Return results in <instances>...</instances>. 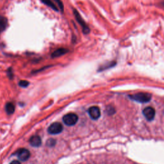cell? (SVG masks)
Returning <instances> with one entry per match:
<instances>
[{"instance_id": "7a4b0ae2", "label": "cell", "mask_w": 164, "mask_h": 164, "mask_svg": "<svg viewBox=\"0 0 164 164\" xmlns=\"http://www.w3.org/2000/svg\"><path fill=\"white\" fill-rule=\"evenodd\" d=\"M73 14L75 17L76 20H77V22H78L80 25L81 27L82 30H83V32L84 34H89L90 33V28L88 27V26L87 25L86 23L85 22V20H84V19L82 18V17L81 16V15L80 14V13L77 11L76 9L73 10Z\"/></svg>"}, {"instance_id": "ba28073f", "label": "cell", "mask_w": 164, "mask_h": 164, "mask_svg": "<svg viewBox=\"0 0 164 164\" xmlns=\"http://www.w3.org/2000/svg\"><path fill=\"white\" fill-rule=\"evenodd\" d=\"M29 142L32 146L37 147L41 145V144H42V140H41V138L39 136L35 135V136H32L30 138Z\"/></svg>"}, {"instance_id": "7c38bea8", "label": "cell", "mask_w": 164, "mask_h": 164, "mask_svg": "<svg viewBox=\"0 0 164 164\" xmlns=\"http://www.w3.org/2000/svg\"><path fill=\"white\" fill-rule=\"evenodd\" d=\"M5 110L7 113V114L11 115L13 114L15 111V106L12 102H8L5 106Z\"/></svg>"}, {"instance_id": "30bf717a", "label": "cell", "mask_w": 164, "mask_h": 164, "mask_svg": "<svg viewBox=\"0 0 164 164\" xmlns=\"http://www.w3.org/2000/svg\"><path fill=\"white\" fill-rule=\"evenodd\" d=\"M8 26V19L4 16H0V33L6 30Z\"/></svg>"}, {"instance_id": "8992f818", "label": "cell", "mask_w": 164, "mask_h": 164, "mask_svg": "<svg viewBox=\"0 0 164 164\" xmlns=\"http://www.w3.org/2000/svg\"><path fill=\"white\" fill-rule=\"evenodd\" d=\"M143 115L145 117L146 119L149 121H151L154 119L155 116V110L152 107H146L143 110Z\"/></svg>"}, {"instance_id": "2e32d148", "label": "cell", "mask_w": 164, "mask_h": 164, "mask_svg": "<svg viewBox=\"0 0 164 164\" xmlns=\"http://www.w3.org/2000/svg\"><path fill=\"white\" fill-rule=\"evenodd\" d=\"M19 85L21 87H23V88H25V87H27L29 85V82L27 80H21L19 81Z\"/></svg>"}, {"instance_id": "6da1fadb", "label": "cell", "mask_w": 164, "mask_h": 164, "mask_svg": "<svg viewBox=\"0 0 164 164\" xmlns=\"http://www.w3.org/2000/svg\"><path fill=\"white\" fill-rule=\"evenodd\" d=\"M130 98L133 100L138 102H147L150 101L151 99V95L149 93H146V92H139V93H137L135 94L130 95Z\"/></svg>"}, {"instance_id": "5b68a950", "label": "cell", "mask_w": 164, "mask_h": 164, "mask_svg": "<svg viewBox=\"0 0 164 164\" xmlns=\"http://www.w3.org/2000/svg\"><path fill=\"white\" fill-rule=\"evenodd\" d=\"M15 155H17V158L20 161L25 162L28 160V158H30V153L28 150H27V149L22 148L19 149V150H17L16 153H15Z\"/></svg>"}, {"instance_id": "9c48e42d", "label": "cell", "mask_w": 164, "mask_h": 164, "mask_svg": "<svg viewBox=\"0 0 164 164\" xmlns=\"http://www.w3.org/2000/svg\"><path fill=\"white\" fill-rule=\"evenodd\" d=\"M69 52V49L66 48H59L55 50L54 52L51 54V57L52 58H57L59 56H62L67 53Z\"/></svg>"}, {"instance_id": "d6986e66", "label": "cell", "mask_w": 164, "mask_h": 164, "mask_svg": "<svg viewBox=\"0 0 164 164\" xmlns=\"http://www.w3.org/2000/svg\"><path fill=\"white\" fill-rule=\"evenodd\" d=\"M10 164H21V163H20V162L17 160H14V161L12 162Z\"/></svg>"}, {"instance_id": "3957f363", "label": "cell", "mask_w": 164, "mask_h": 164, "mask_svg": "<svg viewBox=\"0 0 164 164\" xmlns=\"http://www.w3.org/2000/svg\"><path fill=\"white\" fill-rule=\"evenodd\" d=\"M78 117L73 113H69V114H66L63 117V121L67 126H71L76 125V122H78Z\"/></svg>"}, {"instance_id": "9a60e30c", "label": "cell", "mask_w": 164, "mask_h": 164, "mask_svg": "<svg viewBox=\"0 0 164 164\" xmlns=\"http://www.w3.org/2000/svg\"><path fill=\"white\" fill-rule=\"evenodd\" d=\"M56 144V140L53 138H49L46 142V146L48 147H53Z\"/></svg>"}, {"instance_id": "e0dca14e", "label": "cell", "mask_w": 164, "mask_h": 164, "mask_svg": "<svg viewBox=\"0 0 164 164\" xmlns=\"http://www.w3.org/2000/svg\"><path fill=\"white\" fill-rule=\"evenodd\" d=\"M106 112L109 115H112L115 113V110L112 106H109L106 109Z\"/></svg>"}, {"instance_id": "4fadbf2b", "label": "cell", "mask_w": 164, "mask_h": 164, "mask_svg": "<svg viewBox=\"0 0 164 164\" xmlns=\"http://www.w3.org/2000/svg\"><path fill=\"white\" fill-rule=\"evenodd\" d=\"M116 65V62L114 61L113 62H108L106 64H105L102 65H101L99 69V71H104V70H106L107 69H109V68H112V67H114V65Z\"/></svg>"}, {"instance_id": "5bb4252c", "label": "cell", "mask_w": 164, "mask_h": 164, "mask_svg": "<svg viewBox=\"0 0 164 164\" xmlns=\"http://www.w3.org/2000/svg\"><path fill=\"white\" fill-rule=\"evenodd\" d=\"M54 1L55 2V3H56V4H57L60 11L62 12H63L64 10V5L62 2L61 0H54Z\"/></svg>"}, {"instance_id": "52a82bcc", "label": "cell", "mask_w": 164, "mask_h": 164, "mask_svg": "<svg viewBox=\"0 0 164 164\" xmlns=\"http://www.w3.org/2000/svg\"><path fill=\"white\" fill-rule=\"evenodd\" d=\"M89 116L92 119L97 120L101 116V111L99 107L94 106H91L88 110Z\"/></svg>"}, {"instance_id": "8fae6325", "label": "cell", "mask_w": 164, "mask_h": 164, "mask_svg": "<svg viewBox=\"0 0 164 164\" xmlns=\"http://www.w3.org/2000/svg\"><path fill=\"white\" fill-rule=\"evenodd\" d=\"M40 2L51 8H52L55 11L58 12V8L56 6L55 4L51 0H40Z\"/></svg>"}, {"instance_id": "ffe728a7", "label": "cell", "mask_w": 164, "mask_h": 164, "mask_svg": "<svg viewBox=\"0 0 164 164\" xmlns=\"http://www.w3.org/2000/svg\"><path fill=\"white\" fill-rule=\"evenodd\" d=\"M162 5H163V6H164V2L162 3Z\"/></svg>"}, {"instance_id": "277c9868", "label": "cell", "mask_w": 164, "mask_h": 164, "mask_svg": "<svg viewBox=\"0 0 164 164\" xmlns=\"http://www.w3.org/2000/svg\"><path fill=\"white\" fill-rule=\"evenodd\" d=\"M63 130V126L59 122H54L48 128V133L51 135L59 134Z\"/></svg>"}, {"instance_id": "ac0fdd59", "label": "cell", "mask_w": 164, "mask_h": 164, "mask_svg": "<svg viewBox=\"0 0 164 164\" xmlns=\"http://www.w3.org/2000/svg\"><path fill=\"white\" fill-rule=\"evenodd\" d=\"M8 76L10 77V78H12L13 77V73H12V71L11 69H9L8 70Z\"/></svg>"}]
</instances>
